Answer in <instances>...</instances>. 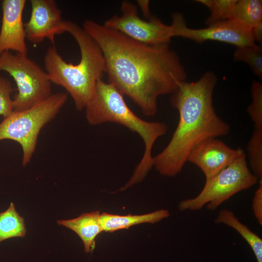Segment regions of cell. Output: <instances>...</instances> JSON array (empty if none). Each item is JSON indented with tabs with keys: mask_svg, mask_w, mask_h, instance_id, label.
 I'll list each match as a JSON object with an SVG mask.
<instances>
[{
	"mask_svg": "<svg viewBox=\"0 0 262 262\" xmlns=\"http://www.w3.org/2000/svg\"><path fill=\"white\" fill-rule=\"evenodd\" d=\"M82 27L103 53L108 82L145 115H155L158 97L172 94L185 81V67L170 43L144 44L92 19Z\"/></svg>",
	"mask_w": 262,
	"mask_h": 262,
	"instance_id": "6da1fadb",
	"label": "cell"
},
{
	"mask_svg": "<svg viewBox=\"0 0 262 262\" xmlns=\"http://www.w3.org/2000/svg\"><path fill=\"white\" fill-rule=\"evenodd\" d=\"M217 82L211 71L196 81L182 82L170 102L179 114L178 125L165 147L153 157V166L163 176L180 173L192 150L204 140L227 135L229 125L216 114L213 94Z\"/></svg>",
	"mask_w": 262,
	"mask_h": 262,
	"instance_id": "7a4b0ae2",
	"label": "cell"
},
{
	"mask_svg": "<svg viewBox=\"0 0 262 262\" xmlns=\"http://www.w3.org/2000/svg\"><path fill=\"white\" fill-rule=\"evenodd\" d=\"M65 32L72 35L78 45L79 63H67L53 45L47 50L44 66L51 83L65 88L72 98L76 109L81 111L93 97L97 82L106 72L105 60L98 44L82 27L73 21L63 20L59 34Z\"/></svg>",
	"mask_w": 262,
	"mask_h": 262,
	"instance_id": "3957f363",
	"label": "cell"
},
{
	"mask_svg": "<svg viewBox=\"0 0 262 262\" xmlns=\"http://www.w3.org/2000/svg\"><path fill=\"white\" fill-rule=\"evenodd\" d=\"M84 109L86 120L91 125L115 122L141 137L145 145L143 157L124 188L142 181L153 166L152 148L157 139L166 133L167 125L140 118L129 107L124 96L113 85L102 79L97 82L94 95Z\"/></svg>",
	"mask_w": 262,
	"mask_h": 262,
	"instance_id": "277c9868",
	"label": "cell"
},
{
	"mask_svg": "<svg viewBox=\"0 0 262 262\" xmlns=\"http://www.w3.org/2000/svg\"><path fill=\"white\" fill-rule=\"evenodd\" d=\"M67 97V93L52 94L31 108L14 111L0 122V141L12 140L20 145L23 166L32 158L41 130L57 116L66 103Z\"/></svg>",
	"mask_w": 262,
	"mask_h": 262,
	"instance_id": "5b68a950",
	"label": "cell"
},
{
	"mask_svg": "<svg viewBox=\"0 0 262 262\" xmlns=\"http://www.w3.org/2000/svg\"><path fill=\"white\" fill-rule=\"evenodd\" d=\"M258 181L248 167L244 153L218 173L206 179L199 194L181 201L179 209L195 211L206 205L208 210L214 211L232 196L253 186Z\"/></svg>",
	"mask_w": 262,
	"mask_h": 262,
	"instance_id": "8992f818",
	"label": "cell"
},
{
	"mask_svg": "<svg viewBox=\"0 0 262 262\" xmlns=\"http://www.w3.org/2000/svg\"><path fill=\"white\" fill-rule=\"evenodd\" d=\"M0 70L9 73L16 82L17 91L13 98L15 111L31 108L52 94L47 72L27 55L4 52L0 55Z\"/></svg>",
	"mask_w": 262,
	"mask_h": 262,
	"instance_id": "52a82bcc",
	"label": "cell"
},
{
	"mask_svg": "<svg viewBox=\"0 0 262 262\" xmlns=\"http://www.w3.org/2000/svg\"><path fill=\"white\" fill-rule=\"evenodd\" d=\"M120 10V15L112 16L103 25L148 45L170 43L171 38L175 37L173 23L166 25L154 16L142 19L138 15L137 6L131 2L123 1Z\"/></svg>",
	"mask_w": 262,
	"mask_h": 262,
	"instance_id": "ba28073f",
	"label": "cell"
},
{
	"mask_svg": "<svg viewBox=\"0 0 262 262\" xmlns=\"http://www.w3.org/2000/svg\"><path fill=\"white\" fill-rule=\"evenodd\" d=\"M172 19L175 26V37L189 39L197 43L217 41L236 47L255 44L252 28L234 19L220 21L201 29L188 27L182 14L180 13L172 14Z\"/></svg>",
	"mask_w": 262,
	"mask_h": 262,
	"instance_id": "9c48e42d",
	"label": "cell"
},
{
	"mask_svg": "<svg viewBox=\"0 0 262 262\" xmlns=\"http://www.w3.org/2000/svg\"><path fill=\"white\" fill-rule=\"evenodd\" d=\"M244 153L241 147L232 148L217 138H211L192 150L187 162L198 167L207 179L218 173Z\"/></svg>",
	"mask_w": 262,
	"mask_h": 262,
	"instance_id": "30bf717a",
	"label": "cell"
},
{
	"mask_svg": "<svg viewBox=\"0 0 262 262\" xmlns=\"http://www.w3.org/2000/svg\"><path fill=\"white\" fill-rule=\"evenodd\" d=\"M30 2L31 16L24 24L26 38L33 43H40L47 38L54 45V37L59 34L64 20L56 1L30 0Z\"/></svg>",
	"mask_w": 262,
	"mask_h": 262,
	"instance_id": "8fae6325",
	"label": "cell"
},
{
	"mask_svg": "<svg viewBox=\"0 0 262 262\" xmlns=\"http://www.w3.org/2000/svg\"><path fill=\"white\" fill-rule=\"evenodd\" d=\"M25 0H3L0 31V55L6 51L27 55L28 49L22 16Z\"/></svg>",
	"mask_w": 262,
	"mask_h": 262,
	"instance_id": "7c38bea8",
	"label": "cell"
},
{
	"mask_svg": "<svg viewBox=\"0 0 262 262\" xmlns=\"http://www.w3.org/2000/svg\"><path fill=\"white\" fill-rule=\"evenodd\" d=\"M100 215L97 211L84 213L74 219L58 220L57 223L76 232L83 243L85 251L89 253L94 248L96 238L103 231Z\"/></svg>",
	"mask_w": 262,
	"mask_h": 262,
	"instance_id": "4fadbf2b",
	"label": "cell"
},
{
	"mask_svg": "<svg viewBox=\"0 0 262 262\" xmlns=\"http://www.w3.org/2000/svg\"><path fill=\"white\" fill-rule=\"evenodd\" d=\"M169 215L168 211L166 209H160L142 215H119L103 213L100 215V223L103 231L113 232L142 223H155L168 217Z\"/></svg>",
	"mask_w": 262,
	"mask_h": 262,
	"instance_id": "5bb4252c",
	"label": "cell"
},
{
	"mask_svg": "<svg viewBox=\"0 0 262 262\" xmlns=\"http://www.w3.org/2000/svg\"><path fill=\"white\" fill-rule=\"evenodd\" d=\"M214 222L228 226L237 231L252 249L257 262H262V240L248 227L242 223L231 211H220Z\"/></svg>",
	"mask_w": 262,
	"mask_h": 262,
	"instance_id": "9a60e30c",
	"label": "cell"
},
{
	"mask_svg": "<svg viewBox=\"0 0 262 262\" xmlns=\"http://www.w3.org/2000/svg\"><path fill=\"white\" fill-rule=\"evenodd\" d=\"M26 233L23 217L16 212L13 202L0 213V242L13 237H22Z\"/></svg>",
	"mask_w": 262,
	"mask_h": 262,
	"instance_id": "2e32d148",
	"label": "cell"
},
{
	"mask_svg": "<svg viewBox=\"0 0 262 262\" xmlns=\"http://www.w3.org/2000/svg\"><path fill=\"white\" fill-rule=\"evenodd\" d=\"M229 19L252 28L262 22V1L237 0Z\"/></svg>",
	"mask_w": 262,
	"mask_h": 262,
	"instance_id": "e0dca14e",
	"label": "cell"
},
{
	"mask_svg": "<svg viewBox=\"0 0 262 262\" xmlns=\"http://www.w3.org/2000/svg\"><path fill=\"white\" fill-rule=\"evenodd\" d=\"M233 59L247 64L253 73L262 79V47L256 43L251 46L236 47Z\"/></svg>",
	"mask_w": 262,
	"mask_h": 262,
	"instance_id": "ac0fdd59",
	"label": "cell"
},
{
	"mask_svg": "<svg viewBox=\"0 0 262 262\" xmlns=\"http://www.w3.org/2000/svg\"><path fill=\"white\" fill-rule=\"evenodd\" d=\"M237 0H213L210 16L205 21L207 26L229 19Z\"/></svg>",
	"mask_w": 262,
	"mask_h": 262,
	"instance_id": "d6986e66",
	"label": "cell"
},
{
	"mask_svg": "<svg viewBox=\"0 0 262 262\" xmlns=\"http://www.w3.org/2000/svg\"><path fill=\"white\" fill-rule=\"evenodd\" d=\"M14 89L11 82L0 76V115L5 118L14 111L11 94Z\"/></svg>",
	"mask_w": 262,
	"mask_h": 262,
	"instance_id": "ffe728a7",
	"label": "cell"
},
{
	"mask_svg": "<svg viewBox=\"0 0 262 262\" xmlns=\"http://www.w3.org/2000/svg\"><path fill=\"white\" fill-rule=\"evenodd\" d=\"M255 192L252 200V211L257 222L262 225V181Z\"/></svg>",
	"mask_w": 262,
	"mask_h": 262,
	"instance_id": "44dd1931",
	"label": "cell"
},
{
	"mask_svg": "<svg viewBox=\"0 0 262 262\" xmlns=\"http://www.w3.org/2000/svg\"><path fill=\"white\" fill-rule=\"evenodd\" d=\"M252 33L255 42H257L259 45L262 44V22L252 28Z\"/></svg>",
	"mask_w": 262,
	"mask_h": 262,
	"instance_id": "7402d4cb",
	"label": "cell"
},
{
	"mask_svg": "<svg viewBox=\"0 0 262 262\" xmlns=\"http://www.w3.org/2000/svg\"><path fill=\"white\" fill-rule=\"evenodd\" d=\"M137 2L143 14L147 19L149 18L152 16L149 9V0H138Z\"/></svg>",
	"mask_w": 262,
	"mask_h": 262,
	"instance_id": "603a6c76",
	"label": "cell"
},
{
	"mask_svg": "<svg viewBox=\"0 0 262 262\" xmlns=\"http://www.w3.org/2000/svg\"><path fill=\"white\" fill-rule=\"evenodd\" d=\"M196 1L203 4L210 11L212 10L213 5V0H196Z\"/></svg>",
	"mask_w": 262,
	"mask_h": 262,
	"instance_id": "cb8c5ba5",
	"label": "cell"
}]
</instances>
